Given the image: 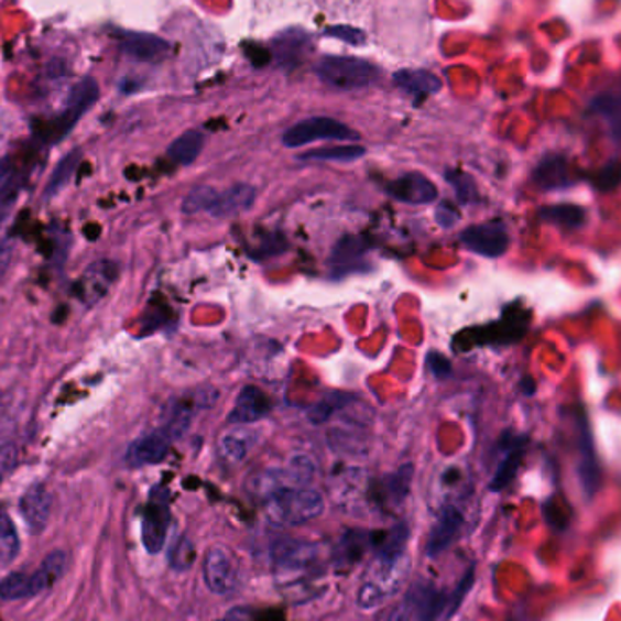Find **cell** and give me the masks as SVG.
<instances>
[{
	"label": "cell",
	"mask_w": 621,
	"mask_h": 621,
	"mask_svg": "<svg viewBox=\"0 0 621 621\" xmlns=\"http://www.w3.org/2000/svg\"><path fill=\"white\" fill-rule=\"evenodd\" d=\"M366 251H368V243L358 237H347L340 240L331 254L333 270H337L338 275H342L344 270H352L355 265L360 264Z\"/></svg>",
	"instance_id": "cell-22"
},
{
	"label": "cell",
	"mask_w": 621,
	"mask_h": 621,
	"mask_svg": "<svg viewBox=\"0 0 621 621\" xmlns=\"http://www.w3.org/2000/svg\"><path fill=\"white\" fill-rule=\"evenodd\" d=\"M193 422V407L184 400H175L172 404L167 405L166 414H164V424L162 429L166 431L167 435L172 436V440H178L182 436L186 435L189 431V425Z\"/></svg>",
	"instance_id": "cell-23"
},
{
	"label": "cell",
	"mask_w": 621,
	"mask_h": 621,
	"mask_svg": "<svg viewBox=\"0 0 621 621\" xmlns=\"http://www.w3.org/2000/svg\"><path fill=\"white\" fill-rule=\"evenodd\" d=\"M119 276V268L111 260H97L84 271L77 284L78 301L83 306L94 307L108 295L111 285Z\"/></svg>",
	"instance_id": "cell-8"
},
{
	"label": "cell",
	"mask_w": 621,
	"mask_h": 621,
	"mask_svg": "<svg viewBox=\"0 0 621 621\" xmlns=\"http://www.w3.org/2000/svg\"><path fill=\"white\" fill-rule=\"evenodd\" d=\"M273 575L280 592L293 601L310 600L324 589L326 551L302 540H279L273 547Z\"/></svg>",
	"instance_id": "cell-1"
},
{
	"label": "cell",
	"mask_w": 621,
	"mask_h": 621,
	"mask_svg": "<svg viewBox=\"0 0 621 621\" xmlns=\"http://www.w3.org/2000/svg\"><path fill=\"white\" fill-rule=\"evenodd\" d=\"M215 621H243V620H240L239 617H226V618H220V620H215Z\"/></svg>",
	"instance_id": "cell-43"
},
{
	"label": "cell",
	"mask_w": 621,
	"mask_h": 621,
	"mask_svg": "<svg viewBox=\"0 0 621 621\" xmlns=\"http://www.w3.org/2000/svg\"><path fill=\"white\" fill-rule=\"evenodd\" d=\"M522 456L523 450L516 447V449L511 450V453L503 458L502 464L498 466L497 475L492 478V491H502L503 487H508L509 483L513 482V478L516 477L518 467L522 464Z\"/></svg>",
	"instance_id": "cell-31"
},
{
	"label": "cell",
	"mask_w": 621,
	"mask_h": 621,
	"mask_svg": "<svg viewBox=\"0 0 621 621\" xmlns=\"http://www.w3.org/2000/svg\"><path fill=\"white\" fill-rule=\"evenodd\" d=\"M11 259H13V243H11L10 233L0 224V279L6 275V271L10 270Z\"/></svg>",
	"instance_id": "cell-38"
},
{
	"label": "cell",
	"mask_w": 621,
	"mask_h": 621,
	"mask_svg": "<svg viewBox=\"0 0 621 621\" xmlns=\"http://www.w3.org/2000/svg\"><path fill=\"white\" fill-rule=\"evenodd\" d=\"M393 78L394 84L414 99H425V97L438 94L442 89L440 78L436 77L435 73L425 72V69H402V72L394 73Z\"/></svg>",
	"instance_id": "cell-17"
},
{
	"label": "cell",
	"mask_w": 621,
	"mask_h": 621,
	"mask_svg": "<svg viewBox=\"0 0 621 621\" xmlns=\"http://www.w3.org/2000/svg\"><path fill=\"white\" fill-rule=\"evenodd\" d=\"M307 46L309 39L306 33L293 30L280 35L279 41L275 42L276 57L282 58V63L298 64L306 55Z\"/></svg>",
	"instance_id": "cell-25"
},
{
	"label": "cell",
	"mask_w": 621,
	"mask_h": 621,
	"mask_svg": "<svg viewBox=\"0 0 621 621\" xmlns=\"http://www.w3.org/2000/svg\"><path fill=\"white\" fill-rule=\"evenodd\" d=\"M540 218L567 229H576L586 222V209L575 204H559V206L544 207L540 211Z\"/></svg>",
	"instance_id": "cell-26"
},
{
	"label": "cell",
	"mask_w": 621,
	"mask_h": 621,
	"mask_svg": "<svg viewBox=\"0 0 621 621\" xmlns=\"http://www.w3.org/2000/svg\"><path fill=\"white\" fill-rule=\"evenodd\" d=\"M204 145H206V135L203 131L189 130L173 140L172 145L167 148V156L181 166H189L200 156Z\"/></svg>",
	"instance_id": "cell-20"
},
{
	"label": "cell",
	"mask_w": 621,
	"mask_h": 621,
	"mask_svg": "<svg viewBox=\"0 0 621 621\" xmlns=\"http://www.w3.org/2000/svg\"><path fill=\"white\" fill-rule=\"evenodd\" d=\"M410 575V556L399 544L380 551L369 564L358 589L357 603L362 611H374L399 595Z\"/></svg>",
	"instance_id": "cell-2"
},
{
	"label": "cell",
	"mask_w": 621,
	"mask_h": 621,
	"mask_svg": "<svg viewBox=\"0 0 621 621\" xmlns=\"http://www.w3.org/2000/svg\"><path fill=\"white\" fill-rule=\"evenodd\" d=\"M39 595L33 573H11L0 580V600L17 601Z\"/></svg>",
	"instance_id": "cell-24"
},
{
	"label": "cell",
	"mask_w": 621,
	"mask_h": 621,
	"mask_svg": "<svg viewBox=\"0 0 621 621\" xmlns=\"http://www.w3.org/2000/svg\"><path fill=\"white\" fill-rule=\"evenodd\" d=\"M586 446L584 456H581L580 478L587 494H595L598 491V486H600V467L596 464L595 449L590 444L589 435L586 438Z\"/></svg>",
	"instance_id": "cell-30"
},
{
	"label": "cell",
	"mask_w": 621,
	"mask_h": 621,
	"mask_svg": "<svg viewBox=\"0 0 621 621\" xmlns=\"http://www.w3.org/2000/svg\"><path fill=\"white\" fill-rule=\"evenodd\" d=\"M464 248L486 259H500L509 249V233L500 222L478 224L464 229L460 235Z\"/></svg>",
	"instance_id": "cell-7"
},
{
	"label": "cell",
	"mask_w": 621,
	"mask_h": 621,
	"mask_svg": "<svg viewBox=\"0 0 621 621\" xmlns=\"http://www.w3.org/2000/svg\"><path fill=\"white\" fill-rule=\"evenodd\" d=\"M17 461H19V449L10 442L0 444V483L4 482V478L15 469Z\"/></svg>",
	"instance_id": "cell-35"
},
{
	"label": "cell",
	"mask_w": 621,
	"mask_h": 621,
	"mask_svg": "<svg viewBox=\"0 0 621 621\" xmlns=\"http://www.w3.org/2000/svg\"><path fill=\"white\" fill-rule=\"evenodd\" d=\"M259 435L253 429H249L246 425H233L220 436L218 453L229 464H242L253 450Z\"/></svg>",
	"instance_id": "cell-16"
},
{
	"label": "cell",
	"mask_w": 621,
	"mask_h": 621,
	"mask_svg": "<svg viewBox=\"0 0 621 621\" xmlns=\"http://www.w3.org/2000/svg\"><path fill=\"white\" fill-rule=\"evenodd\" d=\"M68 564L69 556L64 551H53V553L47 554L46 558L42 559L41 567L33 573L39 595L52 589L66 575Z\"/></svg>",
	"instance_id": "cell-21"
},
{
	"label": "cell",
	"mask_w": 621,
	"mask_h": 621,
	"mask_svg": "<svg viewBox=\"0 0 621 621\" xmlns=\"http://www.w3.org/2000/svg\"><path fill=\"white\" fill-rule=\"evenodd\" d=\"M172 436L166 431H151L148 435L137 438L128 450H126V464L139 469V467L156 466L166 460L167 453L172 449Z\"/></svg>",
	"instance_id": "cell-9"
},
{
	"label": "cell",
	"mask_w": 621,
	"mask_h": 621,
	"mask_svg": "<svg viewBox=\"0 0 621 621\" xmlns=\"http://www.w3.org/2000/svg\"><path fill=\"white\" fill-rule=\"evenodd\" d=\"M592 184L598 192L607 193L617 189L621 184V162L612 161L607 166L601 167L600 172L596 173L595 178H592Z\"/></svg>",
	"instance_id": "cell-34"
},
{
	"label": "cell",
	"mask_w": 621,
	"mask_h": 621,
	"mask_svg": "<svg viewBox=\"0 0 621 621\" xmlns=\"http://www.w3.org/2000/svg\"><path fill=\"white\" fill-rule=\"evenodd\" d=\"M120 46L126 55L137 58L140 63H159L167 57L172 50L170 42L161 36L150 35V33L124 32L120 35Z\"/></svg>",
	"instance_id": "cell-13"
},
{
	"label": "cell",
	"mask_w": 621,
	"mask_h": 621,
	"mask_svg": "<svg viewBox=\"0 0 621 621\" xmlns=\"http://www.w3.org/2000/svg\"><path fill=\"white\" fill-rule=\"evenodd\" d=\"M363 155H366V150L362 145L347 144L309 151V153H304L301 159L302 161L355 162L362 159Z\"/></svg>",
	"instance_id": "cell-28"
},
{
	"label": "cell",
	"mask_w": 621,
	"mask_h": 621,
	"mask_svg": "<svg viewBox=\"0 0 621 621\" xmlns=\"http://www.w3.org/2000/svg\"><path fill=\"white\" fill-rule=\"evenodd\" d=\"M204 580L213 595L228 596L237 589L239 562L228 547L215 545L207 551L206 558H204Z\"/></svg>",
	"instance_id": "cell-6"
},
{
	"label": "cell",
	"mask_w": 621,
	"mask_h": 621,
	"mask_svg": "<svg viewBox=\"0 0 621 621\" xmlns=\"http://www.w3.org/2000/svg\"><path fill=\"white\" fill-rule=\"evenodd\" d=\"M447 178H449L450 186L455 187L456 193H458V197H460L464 203H469V200L477 195V192H475V184H472V178L464 175V173H449Z\"/></svg>",
	"instance_id": "cell-36"
},
{
	"label": "cell",
	"mask_w": 621,
	"mask_h": 621,
	"mask_svg": "<svg viewBox=\"0 0 621 621\" xmlns=\"http://www.w3.org/2000/svg\"><path fill=\"white\" fill-rule=\"evenodd\" d=\"M172 562L176 569H189L193 562V545L189 544V540H182L176 544Z\"/></svg>",
	"instance_id": "cell-40"
},
{
	"label": "cell",
	"mask_w": 621,
	"mask_h": 621,
	"mask_svg": "<svg viewBox=\"0 0 621 621\" xmlns=\"http://www.w3.org/2000/svg\"><path fill=\"white\" fill-rule=\"evenodd\" d=\"M77 164L78 153H73V155L66 156V159L58 164L57 170H55V173L52 175V181L47 184V195H55V193L61 192V189L68 184Z\"/></svg>",
	"instance_id": "cell-33"
},
{
	"label": "cell",
	"mask_w": 621,
	"mask_h": 621,
	"mask_svg": "<svg viewBox=\"0 0 621 621\" xmlns=\"http://www.w3.org/2000/svg\"><path fill=\"white\" fill-rule=\"evenodd\" d=\"M254 200H257V189L253 186L235 184L222 192L217 189L207 215L213 218L239 217L253 207Z\"/></svg>",
	"instance_id": "cell-12"
},
{
	"label": "cell",
	"mask_w": 621,
	"mask_h": 621,
	"mask_svg": "<svg viewBox=\"0 0 621 621\" xmlns=\"http://www.w3.org/2000/svg\"><path fill=\"white\" fill-rule=\"evenodd\" d=\"M461 525H464V516L456 508H444L438 522L431 529L429 538H427V554L436 556V554L444 553L456 536L460 534Z\"/></svg>",
	"instance_id": "cell-15"
},
{
	"label": "cell",
	"mask_w": 621,
	"mask_h": 621,
	"mask_svg": "<svg viewBox=\"0 0 621 621\" xmlns=\"http://www.w3.org/2000/svg\"><path fill=\"white\" fill-rule=\"evenodd\" d=\"M217 189L211 186H198L187 193L184 203H182V211L186 215H198V213L209 211L213 198H215Z\"/></svg>",
	"instance_id": "cell-32"
},
{
	"label": "cell",
	"mask_w": 621,
	"mask_h": 621,
	"mask_svg": "<svg viewBox=\"0 0 621 621\" xmlns=\"http://www.w3.org/2000/svg\"><path fill=\"white\" fill-rule=\"evenodd\" d=\"M355 402L352 394L333 393L326 399H322L318 404L313 405L309 410V420L313 424L320 425L331 418L337 411L346 410L347 405Z\"/></svg>",
	"instance_id": "cell-29"
},
{
	"label": "cell",
	"mask_w": 621,
	"mask_h": 621,
	"mask_svg": "<svg viewBox=\"0 0 621 621\" xmlns=\"http://www.w3.org/2000/svg\"><path fill=\"white\" fill-rule=\"evenodd\" d=\"M21 542L15 523L4 509H0V565H10L19 556Z\"/></svg>",
	"instance_id": "cell-27"
},
{
	"label": "cell",
	"mask_w": 621,
	"mask_h": 621,
	"mask_svg": "<svg viewBox=\"0 0 621 621\" xmlns=\"http://www.w3.org/2000/svg\"><path fill=\"white\" fill-rule=\"evenodd\" d=\"M358 139L360 137H358L357 131L351 130L340 120L331 119V117H310V119L301 120L295 126H291L290 130L282 135L285 148H293V150L322 142V140L352 142V140Z\"/></svg>",
	"instance_id": "cell-5"
},
{
	"label": "cell",
	"mask_w": 621,
	"mask_h": 621,
	"mask_svg": "<svg viewBox=\"0 0 621 621\" xmlns=\"http://www.w3.org/2000/svg\"><path fill=\"white\" fill-rule=\"evenodd\" d=\"M271 404L268 394L257 385L240 389L239 396L228 414L229 425H253L270 414Z\"/></svg>",
	"instance_id": "cell-11"
},
{
	"label": "cell",
	"mask_w": 621,
	"mask_h": 621,
	"mask_svg": "<svg viewBox=\"0 0 621 621\" xmlns=\"http://www.w3.org/2000/svg\"><path fill=\"white\" fill-rule=\"evenodd\" d=\"M167 533L166 503L151 500L144 518V544L150 553H159Z\"/></svg>",
	"instance_id": "cell-18"
},
{
	"label": "cell",
	"mask_w": 621,
	"mask_h": 621,
	"mask_svg": "<svg viewBox=\"0 0 621 621\" xmlns=\"http://www.w3.org/2000/svg\"><path fill=\"white\" fill-rule=\"evenodd\" d=\"M534 182L542 189H562L573 184L569 176V166L564 156L549 155L540 162L534 172Z\"/></svg>",
	"instance_id": "cell-19"
},
{
	"label": "cell",
	"mask_w": 621,
	"mask_h": 621,
	"mask_svg": "<svg viewBox=\"0 0 621 621\" xmlns=\"http://www.w3.org/2000/svg\"><path fill=\"white\" fill-rule=\"evenodd\" d=\"M326 508L324 497L310 487H285L264 500V514L275 527H296L313 522Z\"/></svg>",
	"instance_id": "cell-3"
},
{
	"label": "cell",
	"mask_w": 621,
	"mask_h": 621,
	"mask_svg": "<svg viewBox=\"0 0 621 621\" xmlns=\"http://www.w3.org/2000/svg\"><path fill=\"white\" fill-rule=\"evenodd\" d=\"M416 603L413 600H405L399 607H394L393 611H389L382 621H416Z\"/></svg>",
	"instance_id": "cell-39"
},
{
	"label": "cell",
	"mask_w": 621,
	"mask_h": 621,
	"mask_svg": "<svg viewBox=\"0 0 621 621\" xmlns=\"http://www.w3.org/2000/svg\"><path fill=\"white\" fill-rule=\"evenodd\" d=\"M436 220H438V224L444 226V228H450V226L458 220V213H456L453 207L444 204V206L436 209Z\"/></svg>",
	"instance_id": "cell-42"
},
{
	"label": "cell",
	"mask_w": 621,
	"mask_h": 621,
	"mask_svg": "<svg viewBox=\"0 0 621 621\" xmlns=\"http://www.w3.org/2000/svg\"><path fill=\"white\" fill-rule=\"evenodd\" d=\"M425 366L438 380L447 379L450 374V362L446 357H442L440 352H429L425 358Z\"/></svg>",
	"instance_id": "cell-37"
},
{
	"label": "cell",
	"mask_w": 621,
	"mask_h": 621,
	"mask_svg": "<svg viewBox=\"0 0 621 621\" xmlns=\"http://www.w3.org/2000/svg\"><path fill=\"white\" fill-rule=\"evenodd\" d=\"M53 497L50 489L42 483L30 487L21 498V514L32 533H41L46 527L50 514H52Z\"/></svg>",
	"instance_id": "cell-14"
},
{
	"label": "cell",
	"mask_w": 621,
	"mask_h": 621,
	"mask_svg": "<svg viewBox=\"0 0 621 621\" xmlns=\"http://www.w3.org/2000/svg\"><path fill=\"white\" fill-rule=\"evenodd\" d=\"M389 197L410 206H427L438 198V189L427 176L407 173L389 182L385 186Z\"/></svg>",
	"instance_id": "cell-10"
},
{
	"label": "cell",
	"mask_w": 621,
	"mask_h": 621,
	"mask_svg": "<svg viewBox=\"0 0 621 621\" xmlns=\"http://www.w3.org/2000/svg\"><path fill=\"white\" fill-rule=\"evenodd\" d=\"M316 75L331 88L351 91L368 88L380 77L379 66L355 57H326L316 64Z\"/></svg>",
	"instance_id": "cell-4"
},
{
	"label": "cell",
	"mask_w": 621,
	"mask_h": 621,
	"mask_svg": "<svg viewBox=\"0 0 621 621\" xmlns=\"http://www.w3.org/2000/svg\"><path fill=\"white\" fill-rule=\"evenodd\" d=\"M329 35L333 36H340V39H346L347 42H351V44H360L363 39V33L358 32L355 28H333L329 30Z\"/></svg>",
	"instance_id": "cell-41"
}]
</instances>
